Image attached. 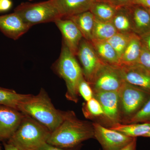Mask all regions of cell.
Here are the masks:
<instances>
[{
  "label": "cell",
  "instance_id": "4dcf8cb0",
  "mask_svg": "<svg viewBox=\"0 0 150 150\" xmlns=\"http://www.w3.org/2000/svg\"><path fill=\"white\" fill-rule=\"evenodd\" d=\"M82 146V144H81L74 148H62L55 146L46 143L40 147L38 150H81Z\"/></svg>",
  "mask_w": 150,
  "mask_h": 150
},
{
  "label": "cell",
  "instance_id": "277c9868",
  "mask_svg": "<svg viewBox=\"0 0 150 150\" xmlns=\"http://www.w3.org/2000/svg\"><path fill=\"white\" fill-rule=\"evenodd\" d=\"M54 69L65 81L67 91L65 96L68 100L77 103L79 94L78 85L83 75L80 65L69 49L63 43L59 59Z\"/></svg>",
  "mask_w": 150,
  "mask_h": 150
},
{
  "label": "cell",
  "instance_id": "30bf717a",
  "mask_svg": "<svg viewBox=\"0 0 150 150\" xmlns=\"http://www.w3.org/2000/svg\"><path fill=\"white\" fill-rule=\"evenodd\" d=\"M93 97L99 101L103 110V117L100 124L103 123L108 128L121 123L118 92H97L93 93Z\"/></svg>",
  "mask_w": 150,
  "mask_h": 150
},
{
  "label": "cell",
  "instance_id": "f546056e",
  "mask_svg": "<svg viewBox=\"0 0 150 150\" xmlns=\"http://www.w3.org/2000/svg\"><path fill=\"white\" fill-rule=\"evenodd\" d=\"M109 3L117 8L134 5V0H97Z\"/></svg>",
  "mask_w": 150,
  "mask_h": 150
},
{
  "label": "cell",
  "instance_id": "1f68e13d",
  "mask_svg": "<svg viewBox=\"0 0 150 150\" xmlns=\"http://www.w3.org/2000/svg\"><path fill=\"white\" fill-rule=\"evenodd\" d=\"M12 2L11 0H0V11H6L11 7Z\"/></svg>",
  "mask_w": 150,
  "mask_h": 150
},
{
  "label": "cell",
  "instance_id": "8fae6325",
  "mask_svg": "<svg viewBox=\"0 0 150 150\" xmlns=\"http://www.w3.org/2000/svg\"><path fill=\"white\" fill-rule=\"evenodd\" d=\"M24 116L19 110L0 105V142L8 140L12 137Z\"/></svg>",
  "mask_w": 150,
  "mask_h": 150
},
{
  "label": "cell",
  "instance_id": "d590c367",
  "mask_svg": "<svg viewBox=\"0 0 150 150\" xmlns=\"http://www.w3.org/2000/svg\"><path fill=\"white\" fill-rule=\"evenodd\" d=\"M4 145L5 150H20L14 145L8 142L7 143L4 142Z\"/></svg>",
  "mask_w": 150,
  "mask_h": 150
},
{
  "label": "cell",
  "instance_id": "603a6c76",
  "mask_svg": "<svg viewBox=\"0 0 150 150\" xmlns=\"http://www.w3.org/2000/svg\"><path fill=\"white\" fill-rule=\"evenodd\" d=\"M117 33L111 21H101L95 18L92 40H107Z\"/></svg>",
  "mask_w": 150,
  "mask_h": 150
},
{
  "label": "cell",
  "instance_id": "f35d334b",
  "mask_svg": "<svg viewBox=\"0 0 150 150\" xmlns=\"http://www.w3.org/2000/svg\"><path fill=\"white\" fill-rule=\"evenodd\" d=\"M0 150H1V146H0Z\"/></svg>",
  "mask_w": 150,
  "mask_h": 150
},
{
  "label": "cell",
  "instance_id": "d6986e66",
  "mask_svg": "<svg viewBox=\"0 0 150 150\" xmlns=\"http://www.w3.org/2000/svg\"><path fill=\"white\" fill-rule=\"evenodd\" d=\"M67 18L70 19L76 24L83 38L89 41L92 40L95 18L90 11L78 14Z\"/></svg>",
  "mask_w": 150,
  "mask_h": 150
},
{
  "label": "cell",
  "instance_id": "2e32d148",
  "mask_svg": "<svg viewBox=\"0 0 150 150\" xmlns=\"http://www.w3.org/2000/svg\"><path fill=\"white\" fill-rule=\"evenodd\" d=\"M133 33L141 36L150 32V13L142 6H129Z\"/></svg>",
  "mask_w": 150,
  "mask_h": 150
},
{
  "label": "cell",
  "instance_id": "e0dca14e",
  "mask_svg": "<svg viewBox=\"0 0 150 150\" xmlns=\"http://www.w3.org/2000/svg\"><path fill=\"white\" fill-rule=\"evenodd\" d=\"M142 44L139 36L134 33L125 51L120 59V67H127L138 64Z\"/></svg>",
  "mask_w": 150,
  "mask_h": 150
},
{
  "label": "cell",
  "instance_id": "4fadbf2b",
  "mask_svg": "<svg viewBox=\"0 0 150 150\" xmlns=\"http://www.w3.org/2000/svg\"><path fill=\"white\" fill-rule=\"evenodd\" d=\"M30 28L15 12L0 16V30L11 39L17 40L26 33Z\"/></svg>",
  "mask_w": 150,
  "mask_h": 150
},
{
  "label": "cell",
  "instance_id": "52a82bcc",
  "mask_svg": "<svg viewBox=\"0 0 150 150\" xmlns=\"http://www.w3.org/2000/svg\"><path fill=\"white\" fill-rule=\"evenodd\" d=\"M124 82L120 67L104 64L90 84L93 93L118 92Z\"/></svg>",
  "mask_w": 150,
  "mask_h": 150
},
{
  "label": "cell",
  "instance_id": "5bb4252c",
  "mask_svg": "<svg viewBox=\"0 0 150 150\" xmlns=\"http://www.w3.org/2000/svg\"><path fill=\"white\" fill-rule=\"evenodd\" d=\"M126 82L150 93V71L137 64L119 67Z\"/></svg>",
  "mask_w": 150,
  "mask_h": 150
},
{
  "label": "cell",
  "instance_id": "6da1fadb",
  "mask_svg": "<svg viewBox=\"0 0 150 150\" xmlns=\"http://www.w3.org/2000/svg\"><path fill=\"white\" fill-rule=\"evenodd\" d=\"M18 110L43 124L51 133L64 121L67 112L56 109L42 88L36 95L28 94L20 103Z\"/></svg>",
  "mask_w": 150,
  "mask_h": 150
},
{
  "label": "cell",
  "instance_id": "74e56055",
  "mask_svg": "<svg viewBox=\"0 0 150 150\" xmlns=\"http://www.w3.org/2000/svg\"><path fill=\"white\" fill-rule=\"evenodd\" d=\"M148 10L149 11V13H150V9H148Z\"/></svg>",
  "mask_w": 150,
  "mask_h": 150
},
{
  "label": "cell",
  "instance_id": "8d00e7d4",
  "mask_svg": "<svg viewBox=\"0 0 150 150\" xmlns=\"http://www.w3.org/2000/svg\"><path fill=\"white\" fill-rule=\"evenodd\" d=\"M144 137H150V130L146 135H145Z\"/></svg>",
  "mask_w": 150,
  "mask_h": 150
},
{
  "label": "cell",
  "instance_id": "5b68a950",
  "mask_svg": "<svg viewBox=\"0 0 150 150\" xmlns=\"http://www.w3.org/2000/svg\"><path fill=\"white\" fill-rule=\"evenodd\" d=\"M14 12L18 14L30 27L40 23L55 22L58 19L62 18L51 0L35 3H22L16 8Z\"/></svg>",
  "mask_w": 150,
  "mask_h": 150
},
{
  "label": "cell",
  "instance_id": "836d02e7",
  "mask_svg": "<svg viewBox=\"0 0 150 150\" xmlns=\"http://www.w3.org/2000/svg\"><path fill=\"white\" fill-rule=\"evenodd\" d=\"M134 5L142 6L147 9H149L150 0H134Z\"/></svg>",
  "mask_w": 150,
  "mask_h": 150
},
{
  "label": "cell",
  "instance_id": "ab89813d",
  "mask_svg": "<svg viewBox=\"0 0 150 150\" xmlns=\"http://www.w3.org/2000/svg\"><path fill=\"white\" fill-rule=\"evenodd\" d=\"M29 1H33V0H29Z\"/></svg>",
  "mask_w": 150,
  "mask_h": 150
},
{
  "label": "cell",
  "instance_id": "d6a6232c",
  "mask_svg": "<svg viewBox=\"0 0 150 150\" xmlns=\"http://www.w3.org/2000/svg\"><path fill=\"white\" fill-rule=\"evenodd\" d=\"M143 46L150 51V32L140 36Z\"/></svg>",
  "mask_w": 150,
  "mask_h": 150
},
{
  "label": "cell",
  "instance_id": "484cf974",
  "mask_svg": "<svg viewBox=\"0 0 150 150\" xmlns=\"http://www.w3.org/2000/svg\"><path fill=\"white\" fill-rule=\"evenodd\" d=\"M133 33H123L117 32L107 41L116 51L120 59L129 41L131 40Z\"/></svg>",
  "mask_w": 150,
  "mask_h": 150
},
{
  "label": "cell",
  "instance_id": "7a4b0ae2",
  "mask_svg": "<svg viewBox=\"0 0 150 150\" xmlns=\"http://www.w3.org/2000/svg\"><path fill=\"white\" fill-rule=\"evenodd\" d=\"M93 138L92 123L80 120L74 111L69 110L64 121L51 133L47 143L58 147L71 148Z\"/></svg>",
  "mask_w": 150,
  "mask_h": 150
},
{
  "label": "cell",
  "instance_id": "ac0fdd59",
  "mask_svg": "<svg viewBox=\"0 0 150 150\" xmlns=\"http://www.w3.org/2000/svg\"><path fill=\"white\" fill-rule=\"evenodd\" d=\"M98 56L103 63L111 66H120V59L116 51L107 40L90 41Z\"/></svg>",
  "mask_w": 150,
  "mask_h": 150
},
{
  "label": "cell",
  "instance_id": "9c48e42d",
  "mask_svg": "<svg viewBox=\"0 0 150 150\" xmlns=\"http://www.w3.org/2000/svg\"><path fill=\"white\" fill-rule=\"evenodd\" d=\"M92 124L94 139L98 141L103 150H118L129 144L135 138L105 127L98 122H93Z\"/></svg>",
  "mask_w": 150,
  "mask_h": 150
},
{
  "label": "cell",
  "instance_id": "4316f807",
  "mask_svg": "<svg viewBox=\"0 0 150 150\" xmlns=\"http://www.w3.org/2000/svg\"><path fill=\"white\" fill-rule=\"evenodd\" d=\"M147 122H150V98L142 109L126 124Z\"/></svg>",
  "mask_w": 150,
  "mask_h": 150
},
{
  "label": "cell",
  "instance_id": "83f0119b",
  "mask_svg": "<svg viewBox=\"0 0 150 150\" xmlns=\"http://www.w3.org/2000/svg\"><path fill=\"white\" fill-rule=\"evenodd\" d=\"M78 92L86 101L93 97V92L90 84L84 77L81 79L78 85Z\"/></svg>",
  "mask_w": 150,
  "mask_h": 150
},
{
  "label": "cell",
  "instance_id": "cb8c5ba5",
  "mask_svg": "<svg viewBox=\"0 0 150 150\" xmlns=\"http://www.w3.org/2000/svg\"><path fill=\"white\" fill-rule=\"evenodd\" d=\"M28 94L17 93L13 90L0 87V105H6L18 110L20 103Z\"/></svg>",
  "mask_w": 150,
  "mask_h": 150
},
{
  "label": "cell",
  "instance_id": "e575fe53",
  "mask_svg": "<svg viewBox=\"0 0 150 150\" xmlns=\"http://www.w3.org/2000/svg\"><path fill=\"white\" fill-rule=\"evenodd\" d=\"M137 138H135L129 144L118 150H137Z\"/></svg>",
  "mask_w": 150,
  "mask_h": 150
},
{
  "label": "cell",
  "instance_id": "44dd1931",
  "mask_svg": "<svg viewBox=\"0 0 150 150\" xmlns=\"http://www.w3.org/2000/svg\"><path fill=\"white\" fill-rule=\"evenodd\" d=\"M111 22L117 32L123 33H133L129 6L117 8Z\"/></svg>",
  "mask_w": 150,
  "mask_h": 150
},
{
  "label": "cell",
  "instance_id": "60d3db41",
  "mask_svg": "<svg viewBox=\"0 0 150 150\" xmlns=\"http://www.w3.org/2000/svg\"></svg>",
  "mask_w": 150,
  "mask_h": 150
},
{
  "label": "cell",
  "instance_id": "d4e9b609",
  "mask_svg": "<svg viewBox=\"0 0 150 150\" xmlns=\"http://www.w3.org/2000/svg\"><path fill=\"white\" fill-rule=\"evenodd\" d=\"M82 110L86 118L98 120L100 122V121L101 122L100 123L102 122L103 117V110L99 101L95 98L93 97L88 101L84 103Z\"/></svg>",
  "mask_w": 150,
  "mask_h": 150
},
{
  "label": "cell",
  "instance_id": "3957f363",
  "mask_svg": "<svg viewBox=\"0 0 150 150\" xmlns=\"http://www.w3.org/2000/svg\"><path fill=\"white\" fill-rule=\"evenodd\" d=\"M51 133L46 126L24 114L18 128L8 142L20 150H38L47 143Z\"/></svg>",
  "mask_w": 150,
  "mask_h": 150
},
{
  "label": "cell",
  "instance_id": "8992f818",
  "mask_svg": "<svg viewBox=\"0 0 150 150\" xmlns=\"http://www.w3.org/2000/svg\"><path fill=\"white\" fill-rule=\"evenodd\" d=\"M121 123L129 122L150 98V93L125 81L118 91Z\"/></svg>",
  "mask_w": 150,
  "mask_h": 150
},
{
  "label": "cell",
  "instance_id": "f1b7e54d",
  "mask_svg": "<svg viewBox=\"0 0 150 150\" xmlns=\"http://www.w3.org/2000/svg\"><path fill=\"white\" fill-rule=\"evenodd\" d=\"M138 64L150 71V51L143 45Z\"/></svg>",
  "mask_w": 150,
  "mask_h": 150
},
{
  "label": "cell",
  "instance_id": "9a60e30c",
  "mask_svg": "<svg viewBox=\"0 0 150 150\" xmlns=\"http://www.w3.org/2000/svg\"><path fill=\"white\" fill-rule=\"evenodd\" d=\"M61 18H67L89 11L97 0H51Z\"/></svg>",
  "mask_w": 150,
  "mask_h": 150
},
{
  "label": "cell",
  "instance_id": "ffe728a7",
  "mask_svg": "<svg viewBox=\"0 0 150 150\" xmlns=\"http://www.w3.org/2000/svg\"><path fill=\"white\" fill-rule=\"evenodd\" d=\"M108 128L132 138L144 137L150 130V122L128 124L118 123Z\"/></svg>",
  "mask_w": 150,
  "mask_h": 150
},
{
  "label": "cell",
  "instance_id": "7402d4cb",
  "mask_svg": "<svg viewBox=\"0 0 150 150\" xmlns=\"http://www.w3.org/2000/svg\"><path fill=\"white\" fill-rule=\"evenodd\" d=\"M117 8L109 3L97 0L91 6L89 11L98 20L111 21Z\"/></svg>",
  "mask_w": 150,
  "mask_h": 150
},
{
  "label": "cell",
  "instance_id": "ba28073f",
  "mask_svg": "<svg viewBox=\"0 0 150 150\" xmlns=\"http://www.w3.org/2000/svg\"><path fill=\"white\" fill-rule=\"evenodd\" d=\"M80 63L84 78L89 83L92 81L98 71L104 63L96 54L91 42L83 38L76 56Z\"/></svg>",
  "mask_w": 150,
  "mask_h": 150
},
{
  "label": "cell",
  "instance_id": "7c38bea8",
  "mask_svg": "<svg viewBox=\"0 0 150 150\" xmlns=\"http://www.w3.org/2000/svg\"><path fill=\"white\" fill-rule=\"evenodd\" d=\"M54 23L62 33L63 43L76 56L80 43L83 38L79 30L69 18L58 19Z\"/></svg>",
  "mask_w": 150,
  "mask_h": 150
}]
</instances>
